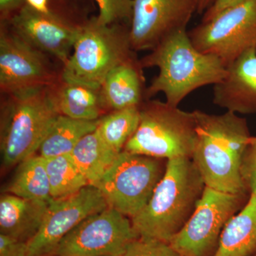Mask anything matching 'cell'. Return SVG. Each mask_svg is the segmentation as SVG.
Listing matches in <instances>:
<instances>
[{"mask_svg": "<svg viewBox=\"0 0 256 256\" xmlns=\"http://www.w3.org/2000/svg\"><path fill=\"white\" fill-rule=\"evenodd\" d=\"M196 142L192 160L208 188L235 194H250L242 181L240 168L249 142L246 120L234 112L194 111Z\"/></svg>", "mask_w": 256, "mask_h": 256, "instance_id": "obj_1", "label": "cell"}, {"mask_svg": "<svg viewBox=\"0 0 256 256\" xmlns=\"http://www.w3.org/2000/svg\"><path fill=\"white\" fill-rule=\"evenodd\" d=\"M151 50L140 64L142 68L158 67L160 72L146 88V99L162 92L168 104L178 107L191 92L215 85L227 74L220 58L194 46L186 28L168 35Z\"/></svg>", "mask_w": 256, "mask_h": 256, "instance_id": "obj_2", "label": "cell"}, {"mask_svg": "<svg viewBox=\"0 0 256 256\" xmlns=\"http://www.w3.org/2000/svg\"><path fill=\"white\" fill-rule=\"evenodd\" d=\"M205 186L192 158L168 160L148 204L131 220L138 236L170 244L193 214Z\"/></svg>", "mask_w": 256, "mask_h": 256, "instance_id": "obj_3", "label": "cell"}, {"mask_svg": "<svg viewBox=\"0 0 256 256\" xmlns=\"http://www.w3.org/2000/svg\"><path fill=\"white\" fill-rule=\"evenodd\" d=\"M54 86L4 94L0 138L3 169H11L38 152L60 114Z\"/></svg>", "mask_w": 256, "mask_h": 256, "instance_id": "obj_4", "label": "cell"}, {"mask_svg": "<svg viewBox=\"0 0 256 256\" xmlns=\"http://www.w3.org/2000/svg\"><path fill=\"white\" fill-rule=\"evenodd\" d=\"M73 54L62 69V80L100 88L112 69L136 60L124 24H104L97 16L86 20L74 43Z\"/></svg>", "mask_w": 256, "mask_h": 256, "instance_id": "obj_5", "label": "cell"}, {"mask_svg": "<svg viewBox=\"0 0 256 256\" xmlns=\"http://www.w3.org/2000/svg\"><path fill=\"white\" fill-rule=\"evenodd\" d=\"M137 130L126 143L124 150L170 160L192 158L196 142L194 114L159 100L143 101L140 106Z\"/></svg>", "mask_w": 256, "mask_h": 256, "instance_id": "obj_6", "label": "cell"}, {"mask_svg": "<svg viewBox=\"0 0 256 256\" xmlns=\"http://www.w3.org/2000/svg\"><path fill=\"white\" fill-rule=\"evenodd\" d=\"M162 160L122 150L94 186L108 207L132 220L148 204L164 176L166 162Z\"/></svg>", "mask_w": 256, "mask_h": 256, "instance_id": "obj_7", "label": "cell"}, {"mask_svg": "<svg viewBox=\"0 0 256 256\" xmlns=\"http://www.w3.org/2000/svg\"><path fill=\"white\" fill-rule=\"evenodd\" d=\"M188 36L197 50L216 56L228 67L256 48V0H246L201 22Z\"/></svg>", "mask_w": 256, "mask_h": 256, "instance_id": "obj_8", "label": "cell"}, {"mask_svg": "<svg viewBox=\"0 0 256 256\" xmlns=\"http://www.w3.org/2000/svg\"><path fill=\"white\" fill-rule=\"evenodd\" d=\"M250 194H235L205 186L193 214L170 244L180 256H206L218 242L228 220Z\"/></svg>", "mask_w": 256, "mask_h": 256, "instance_id": "obj_9", "label": "cell"}, {"mask_svg": "<svg viewBox=\"0 0 256 256\" xmlns=\"http://www.w3.org/2000/svg\"><path fill=\"white\" fill-rule=\"evenodd\" d=\"M139 238L132 220L114 208L89 216L58 244L55 256H120Z\"/></svg>", "mask_w": 256, "mask_h": 256, "instance_id": "obj_10", "label": "cell"}, {"mask_svg": "<svg viewBox=\"0 0 256 256\" xmlns=\"http://www.w3.org/2000/svg\"><path fill=\"white\" fill-rule=\"evenodd\" d=\"M50 56L28 44L6 23L0 26V89L3 94L52 86L62 80Z\"/></svg>", "mask_w": 256, "mask_h": 256, "instance_id": "obj_11", "label": "cell"}, {"mask_svg": "<svg viewBox=\"0 0 256 256\" xmlns=\"http://www.w3.org/2000/svg\"><path fill=\"white\" fill-rule=\"evenodd\" d=\"M98 188L88 185L72 196L52 200L40 230L28 242V256H54L62 239L89 216L108 208Z\"/></svg>", "mask_w": 256, "mask_h": 256, "instance_id": "obj_12", "label": "cell"}, {"mask_svg": "<svg viewBox=\"0 0 256 256\" xmlns=\"http://www.w3.org/2000/svg\"><path fill=\"white\" fill-rule=\"evenodd\" d=\"M84 22H74L50 10L48 13L40 12L26 4L3 22L24 41L58 60L64 66Z\"/></svg>", "mask_w": 256, "mask_h": 256, "instance_id": "obj_13", "label": "cell"}, {"mask_svg": "<svg viewBox=\"0 0 256 256\" xmlns=\"http://www.w3.org/2000/svg\"><path fill=\"white\" fill-rule=\"evenodd\" d=\"M198 0H133L130 40L134 52L152 50L173 32L186 28Z\"/></svg>", "mask_w": 256, "mask_h": 256, "instance_id": "obj_14", "label": "cell"}, {"mask_svg": "<svg viewBox=\"0 0 256 256\" xmlns=\"http://www.w3.org/2000/svg\"><path fill=\"white\" fill-rule=\"evenodd\" d=\"M213 102L234 114H256V48L227 67L226 75L214 85Z\"/></svg>", "mask_w": 256, "mask_h": 256, "instance_id": "obj_15", "label": "cell"}, {"mask_svg": "<svg viewBox=\"0 0 256 256\" xmlns=\"http://www.w3.org/2000/svg\"><path fill=\"white\" fill-rule=\"evenodd\" d=\"M50 202L4 192L0 197V234L30 242L40 230Z\"/></svg>", "mask_w": 256, "mask_h": 256, "instance_id": "obj_16", "label": "cell"}, {"mask_svg": "<svg viewBox=\"0 0 256 256\" xmlns=\"http://www.w3.org/2000/svg\"><path fill=\"white\" fill-rule=\"evenodd\" d=\"M140 60L116 67L106 77L101 94L108 112L140 106L146 99L144 78Z\"/></svg>", "mask_w": 256, "mask_h": 256, "instance_id": "obj_17", "label": "cell"}, {"mask_svg": "<svg viewBox=\"0 0 256 256\" xmlns=\"http://www.w3.org/2000/svg\"><path fill=\"white\" fill-rule=\"evenodd\" d=\"M256 252V196L224 227L213 256H252Z\"/></svg>", "mask_w": 256, "mask_h": 256, "instance_id": "obj_18", "label": "cell"}, {"mask_svg": "<svg viewBox=\"0 0 256 256\" xmlns=\"http://www.w3.org/2000/svg\"><path fill=\"white\" fill-rule=\"evenodd\" d=\"M54 92L58 112L67 117L96 120L108 112L104 104L100 88L60 80L54 86Z\"/></svg>", "mask_w": 256, "mask_h": 256, "instance_id": "obj_19", "label": "cell"}, {"mask_svg": "<svg viewBox=\"0 0 256 256\" xmlns=\"http://www.w3.org/2000/svg\"><path fill=\"white\" fill-rule=\"evenodd\" d=\"M16 166L4 193L30 200L48 202L53 200L44 158L35 154Z\"/></svg>", "mask_w": 256, "mask_h": 256, "instance_id": "obj_20", "label": "cell"}, {"mask_svg": "<svg viewBox=\"0 0 256 256\" xmlns=\"http://www.w3.org/2000/svg\"><path fill=\"white\" fill-rule=\"evenodd\" d=\"M120 153L108 146L95 130L84 136L70 156L89 184L94 186L110 169Z\"/></svg>", "mask_w": 256, "mask_h": 256, "instance_id": "obj_21", "label": "cell"}, {"mask_svg": "<svg viewBox=\"0 0 256 256\" xmlns=\"http://www.w3.org/2000/svg\"><path fill=\"white\" fill-rule=\"evenodd\" d=\"M99 120H82L60 114L44 140L38 154L44 158L70 154L84 136L96 130Z\"/></svg>", "mask_w": 256, "mask_h": 256, "instance_id": "obj_22", "label": "cell"}, {"mask_svg": "<svg viewBox=\"0 0 256 256\" xmlns=\"http://www.w3.org/2000/svg\"><path fill=\"white\" fill-rule=\"evenodd\" d=\"M140 118V106L112 110L100 118L96 131L108 146L120 153L137 130Z\"/></svg>", "mask_w": 256, "mask_h": 256, "instance_id": "obj_23", "label": "cell"}, {"mask_svg": "<svg viewBox=\"0 0 256 256\" xmlns=\"http://www.w3.org/2000/svg\"><path fill=\"white\" fill-rule=\"evenodd\" d=\"M44 159L53 200L72 196L90 185L70 154Z\"/></svg>", "mask_w": 256, "mask_h": 256, "instance_id": "obj_24", "label": "cell"}, {"mask_svg": "<svg viewBox=\"0 0 256 256\" xmlns=\"http://www.w3.org/2000/svg\"><path fill=\"white\" fill-rule=\"evenodd\" d=\"M99 8L100 22L111 25L129 22L132 15L133 0H96Z\"/></svg>", "mask_w": 256, "mask_h": 256, "instance_id": "obj_25", "label": "cell"}, {"mask_svg": "<svg viewBox=\"0 0 256 256\" xmlns=\"http://www.w3.org/2000/svg\"><path fill=\"white\" fill-rule=\"evenodd\" d=\"M120 256H180L168 242L156 239L139 238L128 245Z\"/></svg>", "mask_w": 256, "mask_h": 256, "instance_id": "obj_26", "label": "cell"}, {"mask_svg": "<svg viewBox=\"0 0 256 256\" xmlns=\"http://www.w3.org/2000/svg\"><path fill=\"white\" fill-rule=\"evenodd\" d=\"M240 173L250 194L256 196V141L252 137L242 156Z\"/></svg>", "mask_w": 256, "mask_h": 256, "instance_id": "obj_27", "label": "cell"}, {"mask_svg": "<svg viewBox=\"0 0 256 256\" xmlns=\"http://www.w3.org/2000/svg\"><path fill=\"white\" fill-rule=\"evenodd\" d=\"M0 256H28V242L0 234Z\"/></svg>", "mask_w": 256, "mask_h": 256, "instance_id": "obj_28", "label": "cell"}, {"mask_svg": "<svg viewBox=\"0 0 256 256\" xmlns=\"http://www.w3.org/2000/svg\"><path fill=\"white\" fill-rule=\"evenodd\" d=\"M26 4V0H0L1 22L8 21Z\"/></svg>", "mask_w": 256, "mask_h": 256, "instance_id": "obj_29", "label": "cell"}, {"mask_svg": "<svg viewBox=\"0 0 256 256\" xmlns=\"http://www.w3.org/2000/svg\"><path fill=\"white\" fill-rule=\"evenodd\" d=\"M244 1L246 0H215L213 4L204 12L202 22L210 21L217 14H220V12Z\"/></svg>", "mask_w": 256, "mask_h": 256, "instance_id": "obj_30", "label": "cell"}, {"mask_svg": "<svg viewBox=\"0 0 256 256\" xmlns=\"http://www.w3.org/2000/svg\"><path fill=\"white\" fill-rule=\"evenodd\" d=\"M26 4L40 12L48 13L50 11L48 0H26Z\"/></svg>", "mask_w": 256, "mask_h": 256, "instance_id": "obj_31", "label": "cell"}, {"mask_svg": "<svg viewBox=\"0 0 256 256\" xmlns=\"http://www.w3.org/2000/svg\"><path fill=\"white\" fill-rule=\"evenodd\" d=\"M215 0H202L201 2H200V6H198V11L197 12L200 13V14H202V13L204 12L208 8L213 4Z\"/></svg>", "mask_w": 256, "mask_h": 256, "instance_id": "obj_32", "label": "cell"}, {"mask_svg": "<svg viewBox=\"0 0 256 256\" xmlns=\"http://www.w3.org/2000/svg\"><path fill=\"white\" fill-rule=\"evenodd\" d=\"M252 140H254L256 141V137H252Z\"/></svg>", "mask_w": 256, "mask_h": 256, "instance_id": "obj_33", "label": "cell"}, {"mask_svg": "<svg viewBox=\"0 0 256 256\" xmlns=\"http://www.w3.org/2000/svg\"><path fill=\"white\" fill-rule=\"evenodd\" d=\"M202 0H198V6H200V2H201Z\"/></svg>", "mask_w": 256, "mask_h": 256, "instance_id": "obj_34", "label": "cell"}, {"mask_svg": "<svg viewBox=\"0 0 256 256\" xmlns=\"http://www.w3.org/2000/svg\"><path fill=\"white\" fill-rule=\"evenodd\" d=\"M256 256V254H254V256Z\"/></svg>", "mask_w": 256, "mask_h": 256, "instance_id": "obj_35", "label": "cell"}, {"mask_svg": "<svg viewBox=\"0 0 256 256\" xmlns=\"http://www.w3.org/2000/svg\"></svg>", "mask_w": 256, "mask_h": 256, "instance_id": "obj_36", "label": "cell"}]
</instances>
